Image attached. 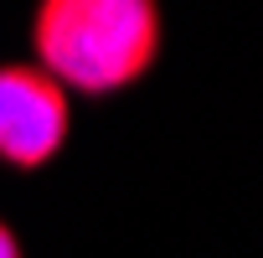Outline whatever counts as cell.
I'll return each mask as SVG.
<instances>
[{"mask_svg": "<svg viewBox=\"0 0 263 258\" xmlns=\"http://www.w3.org/2000/svg\"><path fill=\"white\" fill-rule=\"evenodd\" d=\"M31 52L62 93L108 98L155 67L160 11L150 0H47L31 21Z\"/></svg>", "mask_w": 263, "mask_h": 258, "instance_id": "cell-1", "label": "cell"}, {"mask_svg": "<svg viewBox=\"0 0 263 258\" xmlns=\"http://www.w3.org/2000/svg\"><path fill=\"white\" fill-rule=\"evenodd\" d=\"M72 129L67 93L31 62L0 67V160L16 171H42L62 155Z\"/></svg>", "mask_w": 263, "mask_h": 258, "instance_id": "cell-2", "label": "cell"}, {"mask_svg": "<svg viewBox=\"0 0 263 258\" xmlns=\"http://www.w3.org/2000/svg\"><path fill=\"white\" fill-rule=\"evenodd\" d=\"M0 258H21V237H16L6 222H0Z\"/></svg>", "mask_w": 263, "mask_h": 258, "instance_id": "cell-3", "label": "cell"}]
</instances>
